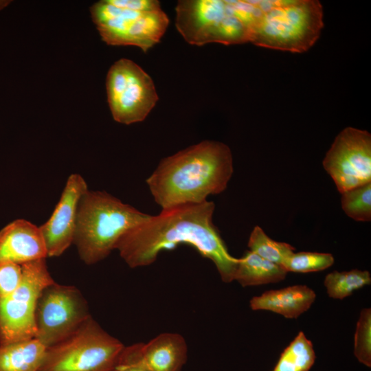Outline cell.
<instances>
[{"label":"cell","mask_w":371,"mask_h":371,"mask_svg":"<svg viewBox=\"0 0 371 371\" xmlns=\"http://www.w3.org/2000/svg\"><path fill=\"white\" fill-rule=\"evenodd\" d=\"M46 348L36 338L0 344V371H39Z\"/></svg>","instance_id":"obj_16"},{"label":"cell","mask_w":371,"mask_h":371,"mask_svg":"<svg viewBox=\"0 0 371 371\" xmlns=\"http://www.w3.org/2000/svg\"><path fill=\"white\" fill-rule=\"evenodd\" d=\"M108 103L116 122H142L159 100L154 82L137 64L121 58L110 67L106 82Z\"/></svg>","instance_id":"obj_9"},{"label":"cell","mask_w":371,"mask_h":371,"mask_svg":"<svg viewBox=\"0 0 371 371\" xmlns=\"http://www.w3.org/2000/svg\"><path fill=\"white\" fill-rule=\"evenodd\" d=\"M113 5L122 8L137 11H152L161 8L156 0H109Z\"/></svg>","instance_id":"obj_26"},{"label":"cell","mask_w":371,"mask_h":371,"mask_svg":"<svg viewBox=\"0 0 371 371\" xmlns=\"http://www.w3.org/2000/svg\"><path fill=\"white\" fill-rule=\"evenodd\" d=\"M323 167L340 194L371 182V135L347 127L335 137Z\"/></svg>","instance_id":"obj_11"},{"label":"cell","mask_w":371,"mask_h":371,"mask_svg":"<svg viewBox=\"0 0 371 371\" xmlns=\"http://www.w3.org/2000/svg\"><path fill=\"white\" fill-rule=\"evenodd\" d=\"M175 11L176 27L190 44L249 42V31L233 14L228 1L182 0Z\"/></svg>","instance_id":"obj_6"},{"label":"cell","mask_w":371,"mask_h":371,"mask_svg":"<svg viewBox=\"0 0 371 371\" xmlns=\"http://www.w3.org/2000/svg\"><path fill=\"white\" fill-rule=\"evenodd\" d=\"M139 352L150 371H181L186 363L188 346L182 335L164 333L146 344L139 343Z\"/></svg>","instance_id":"obj_14"},{"label":"cell","mask_w":371,"mask_h":371,"mask_svg":"<svg viewBox=\"0 0 371 371\" xmlns=\"http://www.w3.org/2000/svg\"><path fill=\"white\" fill-rule=\"evenodd\" d=\"M315 360L313 344L300 331L282 351L272 371H308Z\"/></svg>","instance_id":"obj_18"},{"label":"cell","mask_w":371,"mask_h":371,"mask_svg":"<svg viewBox=\"0 0 371 371\" xmlns=\"http://www.w3.org/2000/svg\"><path fill=\"white\" fill-rule=\"evenodd\" d=\"M354 354L357 360L371 367V309L361 310L355 334Z\"/></svg>","instance_id":"obj_23"},{"label":"cell","mask_w":371,"mask_h":371,"mask_svg":"<svg viewBox=\"0 0 371 371\" xmlns=\"http://www.w3.org/2000/svg\"><path fill=\"white\" fill-rule=\"evenodd\" d=\"M112 371H150L141 359L139 343L124 346Z\"/></svg>","instance_id":"obj_25"},{"label":"cell","mask_w":371,"mask_h":371,"mask_svg":"<svg viewBox=\"0 0 371 371\" xmlns=\"http://www.w3.org/2000/svg\"><path fill=\"white\" fill-rule=\"evenodd\" d=\"M233 172L229 146L204 140L163 158L146 182L155 202L166 210L223 192Z\"/></svg>","instance_id":"obj_2"},{"label":"cell","mask_w":371,"mask_h":371,"mask_svg":"<svg viewBox=\"0 0 371 371\" xmlns=\"http://www.w3.org/2000/svg\"><path fill=\"white\" fill-rule=\"evenodd\" d=\"M87 190L80 175H69L52 215L39 227L47 257L60 256L73 244L78 203Z\"/></svg>","instance_id":"obj_12"},{"label":"cell","mask_w":371,"mask_h":371,"mask_svg":"<svg viewBox=\"0 0 371 371\" xmlns=\"http://www.w3.org/2000/svg\"><path fill=\"white\" fill-rule=\"evenodd\" d=\"M334 263L331 254L300 251L293 253L282 267L287 271L308 273L324 270Z\"/></svg>","instance_id":"obj_22"},{"label":"cell","mask_w":371,"mask_h":371,"mask_svg":"<svg viewBox=\"0 0 371 371\" xmlns=\"http://www.w3.org/2000/svg\"><path fill=\"white\" fill-rule=\"evenodd\" d=\"M47 258L39 227L23 218L16 219L0 230V264L23 265Z\"/></svg>","instance_id":"obj_13"},{"label":"cell","mask_w":371,"mask_h":371,"mask_svg":"<svg viewBox=\"0 0 371 371\" xmlns=\"http://www.w3.org/2000/svg\"><path fill=\"white\" fill-rule=\"evenodd\" d=\"M323 26V8L319 1H273L251 29L249 42L302 53L315 44Z\"/></svg>","instance_id":"obj_4"},{"label":"cell","mask_w":371,"mask_h":371,"mask_svg":"<svg viewBox=\"0 0 371 371\" xmlns=\"http://www.w3.org/2000/svg\"><path fill=\"white\" fill-rule=\"evenodd\" d=\"M324 283L329 297L341 300L355 291L370 284L371 276L369 271L359 269L335 271L326 275Z\"/></svg>","instance_id":"obj_19"},{"label":"cell","mask_w":371,"mask_h":371,"mask_svg":"<svg viewBox=\"0 0 371 371\" xmlns=\"http://www.w3.org/2000/svg\"><path fill=\"white\" fill-rule=\"evenodd\" d=\"M314 291L306 285H294L269 290L250 300L252 310H267L286 318H297L306 311L315 301Z\"/></svg>","instance_id":"obj_15"},{"label":"cell","mask_w":371,"mask_h":371,"mask_svg":"<svg viewBox=\"0 0 371 371\" xmlns=\"http://www.w3.org/2000/svg\"><path fill=\"white\" fill-rule=\"evenodd\" d=\"M124 346L90 316L69 337L46 348L39 371H112Z\"/></svg>","instance_id":"obj_5"},{"label":"cell","mask_w":371,"mask_h":371,"mask_svg":"<svg viewBox=\"0 0 371 371\" xmlns=\"http://www.w3.org/2000/svg\"><path fill=\"white\" fill-rule=\"evenodd\" d=\"M247 245L251 251L281 267L295 251L292 245L271 239L258 225L251 231Z\"/></svg>","instance_id":"obj_20"},{"label":"cell","mask_w":371,"mask_h":371,"mask_svg":"<svg viewBox=\"0 0 371 371\" xmlns=\"http://www.w3.org/2000/svg\"><path fill=\"white\" fill-rule=\"evenodd\" d=\"M91 15L103 41L111 45H133L146 52L159 42L169 19L161 10L137 11L117 7L109 0L91 8Z\"/></svg>","instance_id":"obj_7"},{"label":"cell","mask_w":371,"mask_h":371,"mask_svg":"<svg viewBox=\"0 0 371 371\" xmlns=\"http://www.w3.org/2000/svg\"><path fill=\"white\" fill-rule=\"evenodd\" d=\"M150 216L105 191L88 189L78 203L73 241L80 258L87 265L104 260L124 234Z\"/></svg>","instance_id":"obj_3"},{"label":"cell","mask_w":371,"mask_h":371,"mask_svg":"<svg viewBox=\"0 0 371 371\" xmlns=\"http://www.w3.org/2000/svg\"><path fill=\"white\" fill-rule=\"evenodd\" d=\"M214 210L207 200L161 210L124 234L115 249L128 267L137 268L153 264L163 250L187 244L212 261L222 280L230 282L238 258L229 253L213 222Z\"/></svg>","instance_id":"obj_1"},{"label":"cell","mask_w":371,"mask_h":371,"mask_svg":"<svg viewBox=\"0 0 371 371\" xmlns=\"http://www.w3.org/2000/svg\"><path fill=\"white\" fill-rule=\"evenodd\" d=\"M87 301L74 286L53 282L41 291L35 311L36 337L46 348L75 332L89 317Z\"/></svg>","instance_id":"obj_10"},{"label":"cell","mask_w":371,"mask_h":371,"mask_svg":"<svg viewBox=\"0 0 371 371\" xmlns=\"http://www.w3.org/2000/svg\"><path fill=\"white\" fill-rule=\"evenodd\" d=\"M287 273L280 265L249 250L238 258L234 280L243 286H256L282 281Z\"/></svg>","instance_id":"obj_17"},{"label":"cell","mask_w":371,"mask_h":371,"mask_svg":"<svg viewBox=\"0 0 371 371\" xmlns=\"http://www.w3.org/2000/svg\"><path fill=\"white\" fill-rule=\"evenodd\" d=\"M23 277L11 294L0 297V344L35 338V311L43 289L54 282L46 258L21 265Z\"/></svg>","instance_id":"obj_8"},{"label":"cell","mask_w":371,"mask_h":371,"mask_svg":"<svg viewBox=\"0 0 371 371\" xmlns=\"http://www.w3.org/2000/svg\"><path fill=\"white\" fill-rule=\"evenodd\" d=\"M23 277L21 265L6 262L0 264V297L13 293L20 285Z\"/></svg>","instance_id":"obj_24"},{"label":"cell","mask_w":371,"mask_h":371,"mask_svg":"<svg viewBox=\"0 0 371 371\" xmlns=\"http://www.w3.org/2000/svg\"><path fill=\"white\" fill-rule=\"evenodd\" d=\"M341 208L356 221H371V182L341 193Z\"/></svg>","instance_id":"obj_21"}]
</instances>
